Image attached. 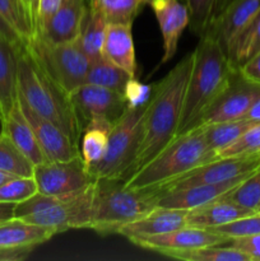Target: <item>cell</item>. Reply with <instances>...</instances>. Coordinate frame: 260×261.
<instances>
[{"label":"cell","instance_id":"cell-43","mask_svg":"<svg viewBox=\"0 0 260 261\" xmlns=\"http://www.w3.org/2000/svg\"><path fill=\"white\" fill-rule=\"evenodd\" d=\"M35 246H0V261H22L30 256Z\"/></svg>","mask_w":260,"mask_h":261},{"label":"cell","instance_id":"cell-8","mask_svg":"<svg viewBox=\"0 0 260 261\" xmlns=\"http://www.w3.org/2000/svg\"><path fill=\"white\" fill-rule=\"evenodd\" d=\"M93 182L94 180L81 190L63 195L58 203L20 219L38 226L50 227L56 233L70 228H89L92 219Z\"/></svg>","mask_w":260,"mask_h":261},{"label":"cell","instance_id":"cell-49","mask_svg":"<svg viewBox=\"0 0 260 261\" xmlns=\"http://www.w3.org/2000/svg\"><path fill=\"white\" fill-rule=\"evenodd\" d=\"M13 177H17V176L9 175V173H5V172H3V171H0V185H2V184H4L5 181L10 180V178H13Z\"/></svg>","mask_w":260,"mask_h":261},{"label":"cell","instance_id":"cell-39","mask_svg":"<svg viewBox=\"0 0 260 261\" xmlns=\"http://www.w3.org/2000/svg\"><path fill=\"white\" fill-rule=\"evenodd\" d=\"M153 93V84H144L138 81L135 76L127 81L124 89V97L126 101V107L135 109V107L145 106L149 102Z\"/></svg>","mask_w":260,"mask_h":261},{"label":"cell","instance_id":"cell-45","mask_svg":"<svg viewBox=\"0 0 260 261\" xmlns=\"http://www.w3.org/2000/svg\"><path fill=\"white\" fill-rule=\"evenodd\" d=\"M244 119L250 120V121L259 124L260 122V97L254 102V105H252L251 109L249 110V112H247L246 116H245Z\"/></svg>","mask_w":260,"mask_h":261},{"label":"cell","instance_id":"cell-3","mask_svg":"<svg viewBox=\"0 0 260 261\" xmlns=\"http://www.w3.org/2000/svg\"><path fill=\"white\" fill-rule=\"evenodd\" d=\"M18 96L40 116L55 124L79 144L81 124L69 96L51 79L27 48L18 53Z\"/></svg>","mask_w":260,"mask_h":261},{"label":"cell","instance_id":"cell-29","mask_svg":"<svg viewBox=\"0 0 260 261\" xmlns=\"http://www.w3.org/2000/svg\"><path fill=\"white\" fill-rule=\"evenodd\" d=\"M130 78L133 76H130L127 71L101 56V58L91 61L86 76V83L124 93L125 86Z\"/></svg>","mask_w":260,"mask_h":261},{"label":"cell","instance_id":"cell-41","mask_svg":"<svg viewBox=\"0 0 260 261\" xmlns=\"http://www.w3.org/2000/svg\"><path fill=\"white\" fill-rule=\"evenodd\" d=\"M60 4L61 0H38V9L37 17H36L35 31L53 17V14L58 10Z\"/></svg>","mask_w":260,"mask_h":261},{"label":"cell","instance_id":"cell-46","mask_svg":"<svg viewBox=\"0 0 260 261\" xmlns=\"http://www.w3.org/2000/svg\"><path fill=\"white\" fill-rule=\"evenodd\" d=\"M15 204L12 203H0V222L14 217Z\"/></svg>","mask_w":260,"mask_h":261},{"label":"cell","instance_id":"cell-19","mask_svg":"<svg viewBox=\"0 0 260 261\" xmlns=\"http://www.w3.org/2000/svg\"><path fill=\"white\" fill-rule=\"evenodd\" d=\"M188 212L184 209L155 206L140 218L122 226L117 233L126 239L167 233L188 226Z\"/></svg>","mask_w":260,"mask_h":261},{"label":"cell","instance_id":"cell-2","mask_svg":"<svg viewBox=\"0 0 260 261\" xmlns=\"http://www.w3.org/2000/svg\"><path fill=\"white\" fill-rule=\"evenodd\" d=\"M193 53L194 63L176 137L196 126L201 115L227 88L236 71L221 43L208 33L201 36Z\"/></svg>","mask_w":260,"mask_h":261},{"label":"cell","instance_id":"cell-1","mask_svg":"<svg viewBox=\"0 0 260 261\" xmlns=\"http://www.w3.org/2000/svg\"><path fill=\"white\" fill-rule=\"evenodd\" d=\"M193 63L194 53L188 54L162 81L153 84V93L143 116L139 143L129 176L152 161L176 138Z\"/></svg>","mask_w":260,"mask_h":261},{"label":"cell","instance_id":"cell-4","mask_svg":"<svg viewBox=\"0 0 260 261\" xmlns=\"http://www.w3.org/2000/svg\"><path fill=\"white\" fill-rule=\"evenodd\" d=\"M125 180L94 178L89 229L98 234L117 233L122 226L140 218L157 206V188L132 189Z\"/></svg>","mask_w":260,"mask_h":261},{"label":"cell","instance_id":"cell-24","mask_svg":"<svg viewBox=\"0 0 260 261\" xmlns=\"http://www.w3.org/2000/svg\"><path fill=\"white\" fill-rule=\"evenodd\" d=\"M56 232L50 227L38 226L20 218L0 222V246H37L48 241Z\"/></svg>","mask_w":260,"mask_h":261},{"label":"cell","instance_id":"cell-30","mask_svg":"<svg viewBox=\"0 0 260 261\" xmlns=\"http://www.w3.org/2000/svg\"><path fill=\"white\" fill-rule=\"evenodd\" d=\"M165 256L183 261H252L249 255L224 245L166 252Z\"/></svg>","mask_w":260,"mask_h":261},{"label":"cell","instance_id":"cell-27","mask_svg":"<svg viewBox=\"0 0 260 261\" xmlns=\"http://www.w3.org/2000/svg\"><path fill=\"white\" fill-rule=\"evenodd\" d=\"M107 20L103 13L96 7L89 5L86 22L78 38V45L91 61L101 58L102 45L107 30Z\"/></svg>","mask_w":260,"mask_h":261},{"label":"cell","instance_id":"cell-25","mask_svg":"<svg viewBox=\"0 0 260 261\" xmlns=\"http://www.w3.org/2000/svg\"><path fill=\"white\" fill-rule=\"evenodd\" d=\"M112 125L114 122L107 119H93L83 129L79 147L87 168L98 163L106 154Z\"/></svg>","mask_w":260,"mask_h":261},{"label":"cell","instance_id":"cell-31","mask_svg":"<svg viewBox=\"0 0 260 261\" xmlns=\"http://www.w3.org/2000/svg\"><path fill=\"white\" fill-rule=\"evenodd\" d=\"M255 124L256 122H252L250 120L240 119L200 127H203L204 137H205L209 148L218 152V150L223 149L224 147L233 143L242 133L246 132L247 129H250Z\"/></svg>","mask_w":260,"mask_h":261},{"label":"cell","instance_id":"cell-42","mask_svg":"<svg viewBox=\"0 0 260 261\" xmlns=\"http://www.w3.org/2000/svg\"><path fill=\"white\" fill-rule=\"evenodd\" d=\"M0 37H3L8 42L12 43L18 50H22V48H24L27 46V43L23 40L22 36L10 25V23L2 14H0Z\"/></svg>","mask_w":260,"mask_h":261},{"label":"cell","instance_id":"cell-17","mask_svg":"<svg viewBox=\"0 0 260 261\" xmlns=\"http://www.w3.org/2000/svg\"><path fill=\"white\" fill-rule=\"evenodd\" d=\"M163 37V59L167 63L175 56L178 41L189 25V9L180 0H149Z\"/></svg>","mask_w":260,"mask_h":261},{"label":"cell","instance_id":"cell-6","mask_svg":"<svg viewBox=\"0 0 260 261\" xmlns=\"http://www.w3.org/2000/svg\"><path fill=\"white\" fill-rule=\"evenodd\" d=\"M145 109L147 105L135 109L126 107L114 122L106 154L98 163L87 168L92 177L126 180L135 160Z\"/></svg>","mask_w":260,"mask_h":261},{"label":"cell","instance_id":"cell-11","mask_svg":"<svg viewBox=\"0 0 260 261\" xmlns=\"http://www.w3.org/2000/svg\"><path fill=\"white\" fill-rule=\"evenodd\" d=\"M33 177L38 191L45 195H65L88 186L94 180L83 158L70 161H46L35 166Z\"/></svg>","mask_w":260,"mask_h":261},{"label":"cell","instance_id":"cell-15","mask_svg":"<svg viewBox=\"0 0 260 261\" xmlns=\"http://www.w3.org/2000/svg\"><path fill=\"white\" fill-rule=\"evenodd\" d=\"M89 3L86 0H61L53 17L35 31L43 40L53 43L78 41L88 14Z\"/></svg>","mask_w":260,"mask_h":261},{"label":"cell","instance_id":"cell-5","mask_svg":"<svg viewBox=\"0 0 260 261\" xmlns=\"http://www.w3.org/2000/svg\"><path fill=\"white\" fill-rule=\"evenodd\" d=\"M217 158V152L206 143L203 127H194L176 137L152 161L130 175L124 185L132 189L160 188Z\"/></svg>","mask_w":260,"mask_h":261},{"label":"cell","instance_id":"cell-40","mask_svg":"<svg viewBox=\"0 0 260 261\" xmlns=\"http://www.w3.org/2000/svg\"><path fill=\"white\" fill-rule=\"evenodd\" d=\"M224 246H231L240 250L251 257L252 261H260V233L252 236L236 237V239L227 240Z\"/></svg>","mask_w":260,"mask_h":261},{"label":"cell","instance_id":"cell-48","mask_svg":"<svg viewBox=\"0 0 260 261\" xmlns=\"http://www.w3.org/2000/svg\"><path fill=\"white\" fill-rule=\"evenodd\" d=\"M30 5H31V15H32L33 28H35L36 17H37V9H38V0H30Z\"/></svg>","mask_w":260,"mask_h":261},{"label":"cell","instance_id":"cell-34","mask_svg":"<svg viewBox=\"0 0 260 261\" xmlns=\"http://www.w3.org/2000/svg\"><path fill=\"white\" fill-rule=\"evenodd\" d=\"M38 193L35 177H13L0 185V203L18 204Z\"/></svg>","mask_w":260,"mask_h":261},{"label":"cell","instance_id":"cell-7","mask_svg":"<svg viewBox=\"0 0 260 261\" xmlns=\"http://www.w3.org/2000/svg\"><path fill=\"white\" fill-rule=\"evenodd\" d=\"M25 48L68 96L86 83L91 60L78 45V41L53 43L33 35Z\"/></svg>","mask_w":260,"mask_h":261},{"label":"cell","instance_id":"cell-35","mask_svg":"<svg viewBox=\"0 0 260 261\" xmlns=\"http://www.w3.org/2000/svg\"><path fill=\"white\" fill-rule=\"evenodd\" d=\"M260 152V122L242 133L233 143L217 152V157H240Z\"/></svg>","mask_w":260,"mask_h":261},{"label":"cell","instance_id":"cell-26","mask_svg":"<svg viewBox=\"0 0 260 261\" xmlns=\"http://www.w3.org/2000/svg\"><path fill=\"white\" fill-rule=\"evenodd\" d=\"M260 53V12L236 36L227 50V56L235 70Z\"/></svg>","mask_w":260,"mask_h":261},{"label":"cell","instance_id":"cell-21","mask_svg":"<svg viewBox=\"0 0 260 261\" xmlns=\"http://www.w3.org/2000/svg\"><path fill=\"white\" fill-rule=\"evenodd\" d=\"M2 133L8 135L15 147L35 166L47 161L32 126L20 110L18 101L9 115L2 121Z\"/></svg>","mask_w":260,"mask_h":261},{"label":"cell","instance_id":"cell-36","mask_svg":"<svg viewBox=\"0 0 260 261\" xmlns=\"http://www.w3.org/2000/svg\"><path fill=\"white\" fill-rule=\"evenodd\" d=\"M222 198L229 199L240 205L255 211L257 201L260 200V167L251 173L237 188L227 193Z\"/></svg>","mask_w":260,"mask_h":261},{"label":"cell","instance_id":"cell-38","mask_svg":"<svg viewBox=\"0 0 260 261\" xmlns=\"http://www.w3.org/2000/svg\"><path fill=\"white\" fill-rule=\"evenodd\" d=\"M216 231L217 233L223 234L227 239H236V237L252 236V234L260 233V214H252V216L244 217V218L236 219L233 222L223 224V226L209 228Z\"/></svg>","mask_w":260,"mask_h":261},{"label":"cell","instance_id":"cell-33","mask_svg":"<svg viewBox=\"0 0 260 261\" xmlns=\"http://www.w3.org/2000/svg\"><path fill=\"white\" fill-rule=\"evenodd\" d=\"M149 0H89V5L103 13L107 23L133 24L140 7Z\"/></svg>","mask_w":260,"mask_h":261},{"label":"cell","instance_id":"cell-44","mask_svg":"<svg viewBox=\"0 0 260 261\" xmlns=\"http://www.w3.org/2000/svg\"><path fill=\"white\" fill-rule=\"evenodd\" d=\"M239 71L242 76H245L249 81L260 84V53H257L250 60H247L239 69Z\"/></svg>","mask_w":260,"mask_h":261},{"label":"cell","instance_id":"cell-37","mask_svg":"<svg viewBox=\"0 0 260 261\" xmlns=\"http://www.w3.org/2000/svg\"><path fill=\"white\" fill-rule=\"evenodd\" d=\"M0 14L10 23L13 28L22 36L25 43L30 42L32 38L33 31L32 23L28 20V18L20 12L18 5L15 4L14 0H0Z\"/></svg>","mask_w":260,"mask_h":261},{"label":"cell","instance_id":"cell-12","mask_svg":"<svg viewBox=\"0 0 260 261\" xmlns=\"http://www.w3.org/2000/svg\"><path fill=\"white\" fill-rule=\"evenodd\" d=\"M82 130L93 119L115 122L126 110L124 93L93 84H82L69 94Z\"/></svg>","mask_w":260,"mask_h":261},{"label":"cell","instance_id":"cell-10","mask_svg":"<svg viewBox=\"0 0 260 261\" xmlns=\"http://www.w3.org/2000/svg\"><path fill=\"white\" fill-rule=\"evenodd\" d=\"M260 167V152L240 157L217 158L212 162L194 168L175 180L157 188L158 190L170 191L175 189H184L201 184H218L240 176L247 175Z\"/></svg>","mask_w":260,"mask_h":261},{"label":"cell","instance_id":"cell-23","mask_svg":"<svg viewBox=\"0 0 260 261\" xmlns=\"http://www.w3.org/2000/svg\"><path fill=\"white\" fill-rule=\"evenodd\" d=\"M18 48L0 37V122L18 101Z\"/></svg>","mask_w":260,"mask_h":261},{"label":"cell","instance_id":"cell-16","mask_svg":"<svg viewBox=\"0 0 260 261\" xmlns=\"http://www.w3.org/2000/svg\"><path fill=\"white\" fill-rule=\"evenodd\" d=\"M251 173L224 181V182L201 184V185H194L184 189L162 191V193L160 191L157 206L184 209V211H191V209L199 208V206L212 203V201L217 200V199H221L227 193L237 188Z\"/></svg>","mask_w":260,"mask_h":261},{"label":"cell","instance_id":"cell-50","mask_svg":"<svg viewBox=\"0 0 260 261\" xmlns=\"http://www.w3.org/2000/svg\"><path fill=\"white\" fill-rule=\"evenodd\" d=\"M255 212H256L257 214H260V200L257 201V204H256V206H255Z\"/></svg>","mask_w":260,"mask_h":261},{"label":"cell","instance_id":"cell-9","mask_svg":"<svg viewBox=\"0 0 260 261\" xmlns=\"http://www.w3.org/2000/svg\"><path fill=\"white\" fill-rule=\"evenodd\" d=\"M260 97V84L249 81L235 71L227 88L201 115L195 127L244 119Z\"/></svg>","mask_w":260,"mask_h":261},{"label":"cell","instance_id":"cell-20","mask_svg":"<svg viewBox=\"0 0 260 261\" xmlns=\"http://www.w3.org/2000/svg\"><path fill=\"white\" fill-rule=\"evenodd\" d=\"M101 56L124 69L130 74V76L137 75V60H135L132 24H121V23L107 24Z\"/></svg>","mask_w":260,"mask_h":261},{"label":"cell","instance_id":"cell-32","mask_svg":"<svg viewBox=\"0 0 260 261\" xmlns=\"http://www.w3.org/2000/svg\"><path fill=\"white\" fill-rule=\"evenodd\" d=\"M0 171L17 177H32L35 171V165L4 133H0Z\"/></svg>","mask_w":260,"mask_h":261},{"label":"cell","instance_id":"cell-13","mask_svg":"<svg viewBox=\"0 0 260 261\" xmlns=\"http://www.w3.org/2000/svg\"><path fill=\"white\" fill-rule=\"evenodd\" d=\"M132 244L143 249L152 250L161 255H165L170 251H181V250L198 249L204 246H216L222 245L227 241V237L217 233L216 231L201 227L185 226L183 228L167 232L154 236L130 237Z\"/></svg>","mask_w":260,"mask_h":261},{"label":"cell","instance_id":"cell-22","mask_svg":"<svg viewBox=\"0 0 260 261\" xmlns=\"http://www.w3.org/2000/svg\"><path fill=\"white\" fill-rule=\"evenodd\" d=\"M252 214H256V212L245 208L229 199L221 198L205 205L189 211L186 221H188V226L214 228V227L223 226L229 222L252 216Z\"/></svg>","mask_w":260,"mask_h":261},{"label":"cell","instance_id":"cell-18","mask_svg":"<svg viewBox=\"0 0 260 261\" xmlns=\"http://www.w3.org/2000/svg\"><path fill=\"white\" fill-rule=\"evenodd\" d=\"M259 12L260 0H231L212 25L208 35L213 36L227 53L232 41Z\"/></svg>","mask_w":260,"mask_h":261},{"label":"cell","instance_id":"cell-47","mask_svg":"<svg viewBox=\"0 0 260 261\" xmlns=\"http://www.w3.org/2000/svg\"><path fill=\"white\" fill-rule=\"evenodd\" d=\"M15 4L18 5V8L20 9V12L28 18L31 23H32V15H31V5H30V0H14ZM32 27H33V23H32ZM35 31V28H33Z\"/></svg>","mask_w":260,"mask_h":261},{"label":"cell","instance_id":"cell-28","mask_svg":"<svg viewBox=\"0 0 260 261\" xmlns=\"http://www.w3.org/2000/svg\"><path fill=\"white\" fill-rule=\"evenodd\" d=\"M231 0H185L189 9V25L199 37L209 32Z\"/></svg>","mask_w":260,"mask_h":261},{"label":"cell","instance_id":"cell-14","mask_svg":"<svg viewBox=\"0 0 260 261\" xmlns=\"http://www.w3.org/2000/svg\"><path fill=\"white\" fill-rule=\"evenodd\" d=\"M18 103L23 115L32 126L47 161H70L81 155V147L55 124L36 114L19 96Z\"/></svg>","mask_w":260,"mask_h":261}]
</instances>
